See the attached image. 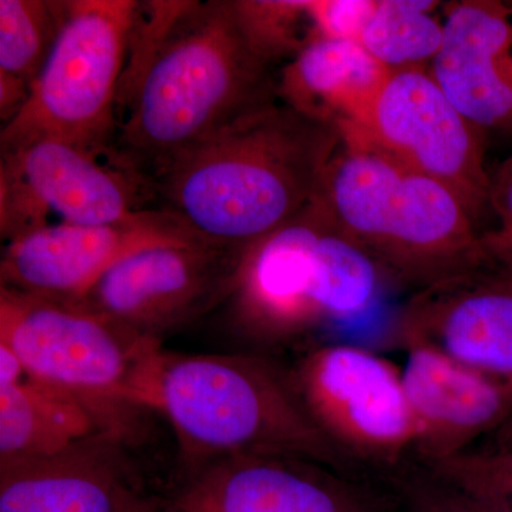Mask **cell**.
I'll list each match as a JSON object with an SVG mask.
<instances>
[{
    "mask_svg": "<svg viewBox=\"0 0 512 512\" xmlns=\"http://www.w3.org/2000/svg\"><path fill=\"white\" fill-rule=\"evenodd\" d=\"M141 6L119 99L114 151L153 180L175 158L276 100V80L249 43L234 0Z\"/></svg>",
    "mask_w": 512,
    "mask_h": 512,
    "instance_id": "obj_1",
    "label": "cell"
},
{
    "mask_svg": "<svg viewBox=\"0 0 512 512\" xmlns=\"http://www.w3.org/2000/svg\"><path fill=\"white\" fill-rule=\"evenodd\" d=\"M340 141L335 127L276 99L175 158L151 185L202 241L244 251L315 201Z\"/></svg>",
    "mask_w": 512,
    "mask_h": 512,
    "instance_id": "obj_2",
    "label": "cell"
},
{
    "mask_svg": "<svg viewBox=\"0 0 512 512\" xmlns=\"http://www.w3.org/2000/svg\"><path fill=\"white\" fill-rule=\"evenodd\" d=\"M316 200L384 276L417 291L491 262L453 191L359 138L342 136Z\"/></svg>",
    "mask_w": 512,
    "mask_h": 512,
    "instance_id": "obj_3",
    "label": "cell"
},
{
    "mask_svg": "<svg viewBox=\"0 0 512 512\" xmlns=\"http://www.w3.org/2000/svg\"><path fill=\"white\" fill-rule=\"evenodd\" d=\"M154 410L170 421L185 456L205 466L282 456L340 470L352 460L313 420L295 377L259 357L164 352Z\"/></svg>",
    "mask_w": 512,
    "mask_h": 512,
    "instance_id": "obj_4",
    "label": "cell"
},
{
    "mask_svg": "<svg viewBox=\"0 0 512 512\" xmlns=\"http://www.w3.org/2000/svg\"><path fill=\"white\" fill-rule=\"evenodd\" d=\"M379 265L318 200L245 249L229 311L247 335L281 340L365 313L383 279Z\"/></svg>",
    "mask_w": 512,
    "mask_h": 512,
    "instance_id": "obj_5",
    "label": "cell"
},
{
    "mask_svg": "<svg viewBox=\"0 0 512 512\" xmlns=\"http://www.w3.org/2000/svg\"><path fill=\"white\" fill-rule=\"evenodd\" d=\"M140 2L69 0L23 109L2 127L0 151L57 138L113 153L117 99Z\"/></svg>",
    "mask_w": 512,
    "mask_h": 512,
    "instance_id": "obj_6",
    "label": "cell"
},
{
    "mask_svg": "<svg viewBox=\"0 0 512 512\" xmlns=\"http://www.w3.org/2000/svg\"><path fill=\"white\" fill-rule=\"evenodd\" d=\"M0 343L30 375L107 409L156 407L160 340L67 305L0 288Z\"/></svg>",
    "mask_w": 512,
    "mask_h": 512,
    "instance_id": "obj_7",
    "label": "cell"
},
{
    "mask_svg": "<svg viewBox=\"0 0 512 512\" xmlns=\"http://www.w3.org/2000/svg\"><path fill=\"white\" fill-rule=\"evenodd\" d=\"M340 136L359 138L443 184L476 224L490 210L487 131L454 106L429 67L392 72L365 123Z\"/></svg>",
    "mask_w": 512,
    "mask_h": 512,
    "instance_id": "obj_8",
    "label": "cell"
},
{
    "mask_svg": "<svg viewBox=\"0 0 512 512\" xmlns=\"http://www.w3.org/2000/svg\"><path fill=\"white\" fill-rule=\"evenodd\" d=\"M293 377L313 420L349 458L394 463L416 450L402 373L382 357L355 346H323Z\"/></svg>",
    "mask_w": 512,
    "mask_h": 512,
    "instance_id": "obj_9",
    "label": "cell"
},
{
    "mask_svg": "<svg viewBox=\"0 0 512 512\" xmlns=\"http://www.w3.org/2000/svg\"><path fill=\"white\" fill-rule=\"evenodd\" d=\"M244 251L204 241L143 248L111 266L76 306L158 338L228 299Z\"/></svg>",
    "mask_w": 512,
    "mask_h": 512,
    "instance_id": "obj_10",
    "label": "cell"
},
{
    "mask_svg": "<svg viewBox=\"0 0 512 512\" xmlns=\"http://www.w3.org/2000/svg\"><path fill=\"white\" fill-rule=\"evenodd\" d=\"M175 241L202 239L165 210L116 225L49 224L5 245L2 288L77 305L127 255Z\"/></svg>",
    "mask_w": 512,
    "mask_h": 512,
    "instance_id": "obj_11",
    "label": "cell"
},
{
    "mask_svg": "<svg viewBox=\"0 0 512 512\" xmlns=\"http://www.w3.org/2000/svg\"><path fill=\"white\" fill-rule=\"evenodd\" d=\"M407 348L434 350L512 382V275L494 262L416 291L400 319Z\"/></svg>",
    "mask_w": 512,
    "mask_h": 512,
    "instance_id": "obj_12",
    "label": "cell"
},
{
    "mask_svg": "<svg viewBox=\"0 0 512 512\" xmlns=\"http://www.w3.org/2000/svg\"><path fill=\"white\" fill-rule=\"evenodd\" d=\"M0 153V178L23 192L43 224L49 212L66 224L99 227L151 211L143 198L153 185L119 156L106 165L99 161L103 154L57 138H37Z\"/></svg>",
    "mask_w": 512,
    "mask_h": 512,
    "instance_id": "obj_13",
    "label": "cell"
},
{
    "mask_svg": "<svg viewBox=\"0 0 512 512\" xmlns=\"http://www.w3.org/2000/svg\"><path fill=\"white\" fill-rule=\"evenodd\" d=\"M430 72L468 120L512 131V2L444 6V42Z\"/></svg>",
    "mask_w": 512,
    "mask_h": 512,
    "instance_id": "obj_14",
    "label": "cell"
},
{
    "mask_svg": "<svg viewBox=\"0 0 512 512\" xmlns=\"http://www.w3.org/2000/svg\"><path fill=\"white\" fill-rule=\"evenodd\" d=\"M402 382L417 427L416 453L429 464L470 450L512 417V382L481 375L424 348H409Z\"/></svg>",
    "mask_w": 512,
    "mask_h": 512,
    "instance_id": "obj_15",
    "label": "cell"
},
{
    "mask_svg": "<svg viewBox=\"0 0 512 512\" xmlns=\"http://www.w3.org/2000/svg\"><path fill=\"white\" fill-rule=\"evenodd\" d=\"M320 464L282 456L225 458L202 467L171 504L183 512H360Z\"/></svg>",
    "mask_w": 512,
    "mask_h": 512,
    "instance_id": "obj_16",
    "label": "cell"
},
{
    "mask_svg": "<svg viewBox=\"0 0 512 512\" xmlns=\"http://www.w3.org/2000/svg\"><path fill=\"white\" fill-rule=\"evenodd\" d=\"M106 434L49 458L0 464V512H117L136 488Z\"/></svg>",
    "mask_w": 512,
    "mask_h": 512,
    "instance_id": "obj_17",
    "label": "cell"
},
{
    "mask_svg": "<svg viewBox=\"0 0 512 512\" xmlns=\"http://www.w3.org/2000/svg\"><path fill=\"white\" fill-rule=\"evenodd\" d=\"M390 74L360 43L319 39L282 66L276 97L343 133L365 123Z\"/></svg>",
    "mask_w": 512,
    "mask_h": 512,
    "instance_id": "obj_18",
    "label": "cell"
},
{
    "mask_svg": "<svg viewBox=\"0 0 512 512\" xmlns=\"http://www.w3.org/2000/svg\"><path fill=\"white\" fill-rule=\"evenodd\" d=\"M120 417L26 370L18 382L0 384V464L55 457L121 434Z\"/></svg>",
    "mask_w": 512,
    "mask_h": 512,
    "instance_id": "obj_19",
    "label": "cell"
},
{
    "mask_svg": "<svg viewBox=\"0 0 512 512\" xmlns=\"http://www.w3.org/2000/svg\"><path fill=\"white\" fill-rule=\"evenodd\" d=\"M63 2L0 0V116L9 123L25 106L50 55Z\"/></svg>",
    "mask_w": 512,
    "mask_h": 512,
    "instance_id": "obj_20",
    "label": "cell"
},
{
    "mask_svg": "<svg viewBox=\"0 0 512 512\" xmlns=\"http://www.w3.org/2000/svg\"><path fill=\"white\" fill-rule=\"evenodd\" d=\"M439 5L430 0H379L359 43L390 72L430 69L444 42V19L433 15Z\"/></svg>",
    "mask_w": 512,
    "mask_h": 512,
    "instance_id": "obj_21",
    "label": "cell"
},
{
    "mask_svg": "<svg viewBox=\"0 0 512 512\" xmlns=\"http://www.w3.org/2000/svg\"><path fill=\"white\" fill-rule=\"evenodd\" d=\"M234 8L256 55L269 67L291 62L320 39L311 0H234Z\"/></svg>",
    "mask_w": 512,
    "mask_h": 512,
    "instance_id": "obj_22",
    "label": "cell"
},
{
    "mask_svg": "<svg viewBox=\"0 0 512 512\" xmlns=\"http://www.w3.org/2000/svg\"><path fill=\"white\" fill-rule=\"evenodd\" d=\"M429 467L458 490L501 512H512V446L466 450Z\"/></svg>",
    "mask_w": 512,
    "mask_h": 512,
    "instance_id": "obj_23",
    "label": "cell"
},
{
    "mask_svg": "<svg viewBox=\"0 0 512 512\" xmlns=\"http://www.w3.org/2000/svg\"><path fill=\"white\" fill-rule=\"evenodd\" d=\"M379 0H311L320 39L360 42Z\"/></svg>",
    "mask_w": 512,
    "mask_h": 512,
    "instance_id": "obj_24",
    "label": "cell"
},
{
    "mask_svg": "<svg viewBox=\"0 0 512 512\" xmlns=\"http://www.w3.org/2000/svg\"><path fill=\"white\" fill-rule=\"evenodd\" d=\"M490 210L497 227L483 234V245L494 264L512 258V156L491 175Z\"/></svg>",
    "mask_w": 512,
    "mask_h": 512,
    "instance_id": "obj_25",
    "label": "cell"
},
{
    "mask_svg": "<svg viewBox=\"0 0 512 512\" xmlns=\"http://www.w3.org/2000/svg\"><path fill=\"white\" fill-rule=\"evenodd\" d=\"M430 474V481H413L410 484L412 512H501L458 490L431 471Z\"/></svg>",
    "mask_w": 512,
    "mask_h": 512,
    "instance_id": "obj_26",
    "label": "cell"
},
{
    "mask_svg": "<svg viewBox=\"0 0 512 512\" xmlns=\"http://www.w3.org/2000/svg\"><path fill=\"white\" fill-rule=\"evenodd\" d=\"M26 367L19 356L9 346L0 343V384H12L18 382Z\"/></svg>",
    "mask_w": 512,
    "mask_h": 512,
    "instance_id": "obj_27",
    "label": "cell"
},
{
    "mask_svg": "<svg viewBox=\"0 0 512 512\" xmlns=\"http://www.w3.org/2000/svg\"><path fill=\"white\" fill-rule=\"evenodd\" d=\"M117 512H165V507H160L154 501L147 500L136 491L124 501Z\"/></svg>",
    "mask_w": 512,
    "mask_h": 512,
    "instance_id": "obj_28",
    "label": "cell"
},
{
    "mask_svg": "<svg viewBox=\"0 0 512 512\" xmlns=\"http://www.w3.org/2000/svg\"><path fill=\"white\" fill-rule=\"evenodd\" d=\"M503 429L505 434V440L503 441V444H508V446H512V417L510 420L507 421V424H505Z\"/></svg>",
    "mask_w": 512,
    "mask_h": 512,
    "instance_id": "obj_29",
    "label": "cell"
},
{
    "mask_svg": "<svg viewBox=\"0 0 512 512\" xmlns=\"http://www.w3.org/2000/svg\"><path fill=\"white\" fill-rule=\"evenodd\" d=\"M501 266V268L505 269V271L510 272L512 275V258L507 259V261L500 262V264H495Z\"/></svg>",
    "mask_w": 512,
    "mask_h": 512,
    "instance_id": "obj_30",
    "label": "cell"
},
{
    "mask_svg": "<svg viewBox=\"0 0 512 512\" xmlns=\"http://www.w3.org/2000/svg\"><path fill=\"white\" fill-rule=\"evenodd\" d=\"M165 512H183L175 510V508L171 507V505H168V507H165Z\"/></svg>",
    "mask_w": 512,
    "mask_h": 512,
    "instance_id": "obj_31",
    "label": "cell"
}]
</instances>
